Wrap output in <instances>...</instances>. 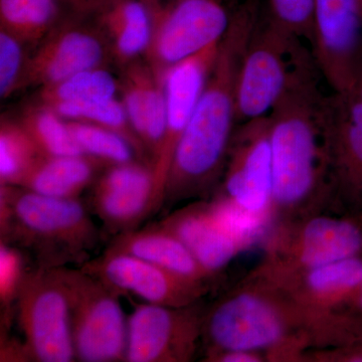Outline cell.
<instances>
[{"instance_id":"obj_1","label":"cell","mask_w":362,"mask_h":362,"mask_svg":"<svg viewBox=\"0 0 362 362\" xmlns=\"http://www.w3.org/2000/svg\"><path fill=\"white\" fill-rule=\"evenodd\" d=\"M261 13L259 0H246L232 13L213 70L176 148L162 209L206 192L220 177L237 123L240 63Z\"/></svg>"},{"instance_id":"obj_2","label":"cell","mask_w":362,"mask_h":362,"mask_svg":"<svg viewBox=\"0 0 362 362\" xmlns=\"http://www.w3.org/2000/svg\"><path fill=\"white\" fill-rule=\"evenodd\" d=\"M318 66L300 76L272 109V204L298 206L332 187L326 98Z\"/></svg>"},{"instance_id":"obj_3","label":"cell","mask_w":362,"mask_h":362,"mask_svg":"<svg viewBox=\"0 0 362 362\" xmlns=\"http://www.w3.org/2000/svg\"><path fill=\"white\" fill-rule=\"evenodd\" d=\"M101 239L89 207L80 199L0 185V243L30 256L35 268L81 266Z\"/></svg>"},{"instance_id":"obj_4","label":"cell","mask_w":362,"mask_h":362,"mask_svg":"<svg viewBox=\"0 0 362 362\" xmlns=\"http://www.w3.org/2000/svg\"><path fill=\"white\" fill-rule=\"evenodd\" d=\"M304 40L259 16L237 80V123L269 115L300 76L317 66Z\"/></svg>"},{"instance_id":"obj_5","label":"cell","mask_w":362,"mask_h":362,"mask_svg":"<svg viewBox=\"0 0 362 362\" xmlns=\"http://www.w3.org/2000/svg\"><path fill=\"white\" fill-rule=\"evenodd\" d=\"M70 305L76 361H126L128 319L118 295L78 269L58 268Z\"/></svg>"},{"instance_id":"obj_6","label":"cell","mask_w":362,"mask_h":362,"mask_svg":"<svg viewBox=\"0 0 362 362\" xmlns=\"http://www.w3.org/2000/svg\"><path fill=\"white\" fill-rule=\"evenodd\" d=\"M146 7L151 39L144 59L159 78L220 42L232 21L223 0H164Z\"/></svg>"},{"instance_id":"obj_7","label":"cell","mask_w":362,"mask_h":362,"mask_svg":"<svg viewBox=\"0 0 362 362\" xmlns=\"http://www.w3.org/2000/svg\"><path fill=\"white\" fill-rule=\"evenodd\" d=\"M16 307L33 361H76L70 305L58 269L28 271Z\"/></svg>"},{"instance_id":"obj_8","label":"cell","mask_w":362,"mask_h":362,"mask_svg":"<svg viewBox=\"0 0 362 362\" xmlns=\"http://www.w3.org/2000/svg\"><path fill=\"white\" fill-rule=\"evenodd\" d=\"M112 63L108 42L92 18L66 13L30 52L23 89L56 84L78 71L108 68Z\"/></svg>"},{"instance_id":"obj_9","label":"cell","mask_w":362,"mask_h":362,"mask_svg":"<svg viewBox=\"0 0 362 362\" xmlns=\"http://www.w3.org/2000/svg\"><path fill=\"white\" fill-rule=\"evenodd\" d=\"M204 318L197 302L187 306L135 304L128 318V362L192 361Z\"/></svg>"},{"instance_id":"obj_10","label":"cell","mask_w":362,"mask_h":362,"mask_svg":"<svg viewBox=\"0 0 362 362\" xmlns=\"http://www.w3.org/2000/svg\"><path fill=\"white\" fill-rule=\"evenodd\" d=\"M287 330L282 312L263 295L251 292L230 294L218 302L204 318L202 334L209 354L273 346Z\"/></svg>"},{"instance_id":"obj_11","label":"cell","mask_w":362,"mask_h":362,"mask_svg":"<svg viewBox=\"0 0 362 362\" xmlns=\"http://www.w3.org/2000/svg\"><path fill=\"white\" fill-rule=\"evenodd\" d=\"M78 268L104 283L119 297L134 296L145 303L181 307L206 294V284L180 277L125 252L106 250Z\"/></svg>"},{"instance_id":"obj_12","label":"cell","mask_w":362,"mask_h":362,"mask_svg":"<svg viewBox=\"0 0 362 362\" xmlns=\"http://www.w3.org/2000/svg\"><path fill=\"white\" fill-rule=\"evenodd\" d=\"M221 40L180 62L162 75L166 98V122L160 148L151 166L153 214L162 209L166 181L176 148L213 70Z\"/></svg>"},{"instance_id":"obj_13","label":"cell","mask_w":362,"mask_h":362,"mask_svg":"<svg viewBox=\"0 0 362 362\" xmlns=\"http://www.w3.org/2000/svg\"><path fill=\"white\" fill-rule=\"evenodd\" d=\"M90 189L87 206L111 235L136 230L153 214V173L144 162L107 166Z\"/></svg>"},{"instance_id":"obj_14","label":"cell","mask_w":362,"mask_h":362,"mask_svg":"<svg viewBox=\"0 0 362 362\" xmlns=\"http://www.w3.org/2000/svg\"><path fill=\"white\" fill-rule=\"evenodd\" d=\"M361 44L359 0H315L312 52L331 90H351L352 69Z\"/></svg>"},{"instance_id":"obj_15","label":"cell","mask_w":362,"mask_h":362,"mask_svg":"<svg viewBox=\"0 0 362 362\" xmlns=\"http://www.w3.org/2000/svg\"><path fill=\"white\" fill-rule=\"evenodd\" d=\"M270 132L269 115L247 121L233 136L228 151L226 194L251 211H269L272 204Z\"/></svg>"},{"instance_id":"obj_16","label":"cell","mask_w":362,"mask_h":362,"mask_svg":"<svg viewBox=\"0 0 362 362\" xmlns=\"http://www.w3.org/2000/svg\"><path fill=\"white\" fill-rule=\"evenodd\" d=\"M326 121L332 187L362 211V100L332 90L326 98Z\"/></svg>"},{"instance_id":"obj_17","label":"cell","mask_w":362,"mask_h":362,"mask_svg":"<svg viewBox=\"0 0 362 362\" xmlns=\"http://www.w3.org/2000/svg\"><path fill=\"white\" fill-rule=\"evenodd\" d=\"M119 92L131 126L152 166L165 131L166 98L162 78L144 58L139 59L121 69Z\"/></svg>"},{"instance_id":"obj_18","label":"cell","mask_w":362,"mask_h":362,"mask_svg":"<svg viewBox=\"0 0 362 362\" xmlns=\"http://www.w3.org/2000/svg\"><path fill=\"white\" fill-rule=\"evenodd\" d=\"M156 225L180 240L213 275L228 265L244 247L221 226L209 204L185 207Z\"/></svg>"},{"instance_id":"obj_19","label":"cell","mask_w":362,"mask_h":362,"mask_svg":"<svg viewBox=\"0 0 362 362\" xmlns=\"http://www.w3.org/2000/svg\"><path fill=\"white\" fill-rule=\"evenodd\" d=\"M90 18L108 42L113 64L119 68L144 58L151 39V18L141 0H107Z\"/></svg>"},{"instance_id":"obj_20","label":"cell","mask_w":362,"mask_h":362,"mask_svg":"<svg viewBox=\"0 0 362 362\" xmlns=\"http://www.w3.org/2000/svg\"><path fill=\"white\" fill-rule=\"evenodd\" d=\"M106 250L132 255L195 282L206 284L214 277L180 240L156 223L115 235Z\"/></svg>"},{"instance_id":"obj_21","label":"cell","mask_w":362,"mask_h":362,"mask_svg":"<svg viewBox=\"0 0 362 362\" xmlns=\"http://www.w3.org/2000/svg\"><path fill=\"white\" fill-rule=\"evenodd\" d=\"M362 255V218L317 216L305 225L297 258L307 270Z\"/></svg>"},{"instance_id":"obj_22","label":"cell","mask_w":362,"mask_h":362,"mask_svg":"<svg viewBox=\"0 0 362 362\" xmlns=\"http://www.w3.org/2000/svg\"><path fill=\"white\" fill-rule=\"evenodd\" d=\"M107 166L105 162L86 154L42 156L18 187L57 199H80Z\"/></svg>"},{"instance_id":"obj_23","label":"cell","mask_w":362,"mask_h":362,"mask_svg":"<svg viewBox=\"0 0 362 362\" xmlns=\"http://www.w3.org/2000/svg\"><path fill=\"white\" fill-rule=\"evenodd\" d=\"M65 13L59 0H0V30L35 47Z\"/></svg>"},{"instance_id":"obj_24","label":"cell","mask_w":362,"mask_h":362,"mask_svg":"<svg viewBox=\"0 0 362 362\" xmlns=\"http://www.w3.org/2000/svg\"><path fill=\"white\" fill-rule=\"evenodd\" d=\"M23 125L44 156H82L83 151L71 134L66 119L40 103L30 105L21 113Z\"/></svg>"},{"instance_id":"obj_25","label":"cell","mask_w":362,"mask_h":362,"mask_svg":"<svg viewBox=\"0 0 362 362\" xmlns=\"http://www.w3.org/2000/svg\"><path fill=\"white\" fill-rule=\"evenodd\" d=\"M119 80L108 68L89 69L78 71L56 84L40 88V103L52 106L59 103L96 101L115 98Z\"/></svg>"},{"instance_id":"obj_26","label":"cell","mask_w":362,"mask_h":362,"mask_svg":"<svg viewBox=\"0 0 362 362\" xmlns=\"http://www.w3.org/2000/svg\"><path fill=\"white\" fill-rule=\"evenodd\" d=\"M47 107L56 111L66 120L96 124L123 135L134 146L140 159L150 165L142 143L131 126L122 100H118L115 97L96 101L59 103Z\"/></svg>"},{"instance_id":"obj_27","label":"cell","mask_w":362,"mask_h":362,"mask_svg":"<svg viewBox=\"0 0 362 362\" xmlns=\"http://www.w3.org/2000/svg\"><path fill=\"white\" fill-rule=\"evenodd\" d=\"M32 137L18 120H0V185H20L28 171L42 157Z\"/></svg>"},{"instance_id":"obj_28","label":"cell","mask_w":362,"mask_h":362,"mask_svg":"<svg viewBox=\"0 0 362 362\" xmlns=\"http://www.w3.org/2000/svg\"><path fill=\"white\" fill-rule=\"evenodd\" d=\"M311 294L331 301L354 302L362 287V257L310 269L305 278Z\"/></svg>"},{"instance_id":"obj_29","label":"cell","mask_w":362,"mask_h":362,"mask_svg":"<svg viewBox=\"0 0 362 362\" xmlns=\"http://www.w3.org/2000/svg\"><path fill=\"white\" fill-rule=\"evenodd\" d=\"M66 122L86 156L99 159L108 165L142 161L134 146L115 131L84 121L66 120Z\"/></svg>"},{"instance_id":"obj_30","label":"cell","mask_w":362,"mask_h":362,"mask_svg":"<svg viewBox=\"0 0 362 362\" xmlns=\"http://www.w3.org/2000/svg\"><path fill=\"white\" fill-rule=\"evenodd\" d=\"M209 207L221 226L244 247L263 233L269 220V211H251L228 197L211 202Z\"/></svg>"},{"instance_id":"obj_31","label":"cell","mask_w":362,"mask_h":362,"mask_svg":"<svg viewBox=\"0 0 362 362\" xmlns=\"http://www.w3.org/2000/svg\"><path fill=\"white\" fill-rule=\"evenodd\" d=\"M25 254L18 247L0 243V305L1 329L11 322V308L16 304L26 270Z\"/></svg>"},{"instance_id":"obj_32","label":"cell","mask_w":362,"mask_h":362,"mask_svg":"<svg viewBox=\"0 0 362 362\" xmlns=\"http://www.w3.org/2000/svg\"><path fill=\"white\" fill-rule=\"evenodd\" d=\"M28 47L18 37L0 30V97L2 100L23 89Z\"/></svg>"},{"instance_id":"obj_33","label":"cell","mask_w":362,"mask_h":362,"mask_svg":"<svg viewBox=\"0 0 362 362\" xmlns=\"http://www.w3.org/2000/svg\"><path fill=\"white\" fill-rule=\"evenodd\" d=\"M267 16L303 40L313 42L315 0H268Z\"/></svg>"},{"instance_id":"obj_34","label":"cell","mask_w":362,"mask_h":362,"mask_svg":"<svg viewBox=\"0 0 362 362\" xmlns=\"http://www.w3.org/2000/svg\"><path fill=\"white\" fill-rule=\"evenodd\" d=\"M1 335V349L0 361H33V357L28 351L25 342H20L13 337H8L6 333Z\"/></svg>"},{"instance_id":"obj_35","label":"cell","mask_w":362,"mask_h":362,"mask_svg":"<svg viewBox=\"0 0 362 362\" xmlns=\"http://www.w3.org/2000/svg\"><path fill=\"white\" fill-rule=\"evenodd\" d=\"M66 13L90 16L97 11L107 0H59Z\"/></svg>"},{"instance_id":"obj_36","label":"cell","mask_w":362,"mask_h":362,"mask_svg":"<svg viewBox=\"0 0 362 362\" xmlns=\"http://www.w3.org/2000/svg\"><path fill=\"white\" fill-rule=\"evenodd\" d=\"M209 358L213 361L223 362H257L261 361L259 357L252 351H245V350H235V351L218 352L211 354Z\"/></svg>"},{"instance_id":"obj_37","label":"cell","mask_w":362,"mask_h":362,"mask_svg":"<svg viewBox=\"0 0 362 362\" xmlns=\"http://www.w3.org/2000/svg\"><path fill=\"white\" fill-rule=\"evenodd\" d=\"M357 97L362 100V44L357 52L354 69H352L351 90Z\"/></svg>"},{"instance_id":"obj_38","label":"cell","mask_w":362,"mask_h":362,"mask_svg":"<svg viewBox=\"0 0 362 362\" xmlns=\"http://www.w3.org/2000/svg\"><path fill=\"white\" fill-rule=\"evenodd\" d=\"M344 358L349 361H362V335L349 343Z\"/></svg>"},{"instance_id":"obj_39","label":"cell","mask_w":362,"mask_h":362,"mask_svg":"<svg viewBox=\"0 0 362 362\" xmlns=\"http://www.w3.org/2000/svg\"><path fill=\"white\" fill-rule=\"evenodd\" d=\"M352 303L356 305V308L358 309V315L354 317V318L356 319L357 322L361 323L362 325V287L361 291L357 294L356 299L354 300Z\"/></svg>"},{"instance_id":"obj_40","label":"cell","mask_w":362,"mask_h":362,"mask_svg":"<svg viewBox=\"0 0 362 362\" xmlns=\"http://www.w3.org/2000/svg\"><path fill=\"white\" fill-rule=\"evenodd\" d=\"M145 6H149V4H156V2L164 1V0H141Z\"/></svg>"},{"instance_id":"obj_41","label":"cell","mask_w":362,"mask_h":362,"mask_svg":"<svg viewBox=\"0 0 362 362\" xmlns=\"http://www.w3.org/2000/svg\"><path fill=\"white\" fill-rule=\"evenodd\" d=\"M359 2H361V11H362V0H359Z\"/></svg>"}]
</instances>
